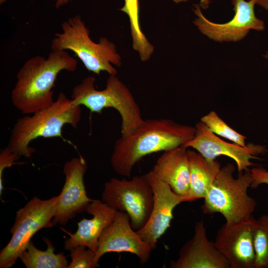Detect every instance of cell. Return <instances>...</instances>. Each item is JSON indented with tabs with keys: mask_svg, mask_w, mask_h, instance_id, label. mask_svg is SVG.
I'll use <instances>...</instances> for the list:
<instances>
[{
	"mask_svg": "<svg viewBox=\"0 0 268 268\" xmlns=\"http://www.w3.org/2000/svg\"><path fill=\"white\" fill-rule=\"evenodd\" d=\"M87 169L86 161L81 156L65 163V182L52 220L53 225H66L69 219L85 211L94 200L88 197L85 190L84 176Z\"/></svg>",
	"mask_w": 268,
	"mask_h": 268,
	"instance_id": "14",
	"label": "cell"
},
{
	"mask_svg": "<svg viewBox=\"0 0 268 268\" xmlns=\"http://www.w3.org/2000/svg\"><path fill=\"white\" fill-rule=\"evenodd\" d=\"M257 0H232L235 14L224 23L212 22L202 14L200 6L194 5L193 11L197 16L193 23L203 35L215 42H238L244 39L250 30L263 31L265 26L263 20L257 17L255 5Z\"/></svg>",
	"mask_w": 268,
	"mask_h": 268,
	"instance_id": "9",
	"label": "cell"
},
{
	"mask_svg": "<svg viewBox=\"0 0 268 268\" xmlns=\"http://www.w3.org/2000/svg\"><path fill=\"white\" fill-rule=\"evenodd\" d=\"M171 268H230L224 256L209 240L202 220L196 222L191 239L180 249L178 257L170 263Z\"/></svg>",
	"mask_w": 268,
	"mask_h": 268,
	"instance_id": "15",
	"label": "cell"
},
{
	"mask_svg": "<svg viewBox=\"0 0 268 268\" xmlns=\"http://www.w3.org/2000/svg\"><path fill=\"white\" fill-rule=\"evenodd\" d=\"M195 127L194 137L183 146L192 148L209 160L221 155L227 156L235 161L239 173L249 170V167L255 166L252 160L260 159L259 155L268 152L266 146L261 144L250 142L242 146L227 142L211 132L201 121Z\"/></svg>",
	"mask_w": 268,
	"mask_h": 268,
	"instance_id": "10",
	"label": "cell"
},
{
	"mask_svg": "<svg viewBox=\"0 0 268 268\" xmlns=\"http://www.w3.org/2000/svg\"><path fill=\"white\" fill-rule=\"evenodd\" d=\"M188 149L182 145L164 151L157 159L151 171L176 194L189 198Z\"/></svg>",
	"mask_w": 268,
	"mask_h": 268,
	"instance_id": "17",
	"label": "cell"
},
{
	"mask_svg": "<svg viewBox=\"0 0 268 268\" xmlns=\"http://www.w3.org/2000/svg\"><path fill=\"white\" fill-rule=\"evenodd\" d=\"M152 249L132 227L129 215L116 211L114 220L101 233L94 259L95 268L104 254L127 252L135 255L143 265L149 260Z\"/></svg>",
	"mask_w": 268,
	"mask_h": 268,
	"instance_id": "13",
	"label": "cell"
},
{
	"mask_svg": "<svg viewBox=\"0 0 268 268\" xmlns=\"http://www.w3.org/2000/svg\"><path fill=\"white\" fill-rule=\"evenodd\" d=\"M20 156L13 152L8 146L1 150L0 153V195L3 189L2 174L6 168L11 167Z\"/></svg>",
	"mask_w": 268,
	"mask_h": 268,
	"instance_id": "24",
	"label": "cell"
},
{
	"mask_svg": "<svg viewBox=\"0 0 268 268\" xmlns=\"http://www.w3.org/2000/svg\"><path fill=\"white\" fill-rule=\"evenodd\" d=\"M188 0H173L176 3H179L181 2H185ZM209 3V0H200V5L203 8H206L207 7Z\"/></svg>",
	"mask_w": 268,
	"mask_h": 268,
	"instance_id": "26",
	"label": "cell"
},
{
	"mask_svg": "<svg viewBox=\"0 0 268 268\" xmlns=\"http://www.w3.org/2000/svg\"><path fill=\"white\" fill-rule=\"evenodd\" d=\"M119 10L127 13L129 17L133 49L138 53L142 62L148 61L154 52V48L140 28L138 0H125L124 6Z\"/></svg>",
	"mask_w": 268,
	"mask_h": 268,
	"instance_id": "20",
	"label": "cell"
},
{
	"mask_svg": "<svg viewBox=\"0 0 268 268\" xmlns=\"http://www.w3.org/2000/svg\"><path fill=\"white\" fill-rule=\"evenodd\" d=\"M73 0H56L55 7L59 8Z\"/></svg>",
	"mask_w": 268,
	"mask_h": 268,
	"instance_id": "27",
	"label": "cell"
},
{
	"mask_svg": "<svg viewBox=\"0 0 268 268\" xmlns=\"http://www.w3.org/2000/svg\"><path fill=\"white\" fill-rule=\"evenodd\" d=\"M190 191L192 201L204 199L221 167L216 159L209 160L194 150L188 149Z\"/></svg>",
	"mask_w": 268,
	"mask_h": 268,
	"instance_id": "18",
	"label": "cell"
},
{
	"mask_svg": "<svg viewBox=\"0 0 268 268\" xmlns=\"http://www.w3.org/2000/svg\"><path fill=\"white\" fill-rule=\"evenodd\" d=\"M43 240L47 246L45 251L37 248L31 240L20 259L27 268H67L68 265L64 253L56 254L51 241L47 238Z\"/></svg>",
	"mask_w": 268,
	"mask_h": 268,
	"instance_id": "19",
	"label": "cell"
},
{
	"mask_svg": "<svg viewBox=\"0 0 268 268\" xmlns=\"http://www.w3.org/2000/svg\"><path fill=\"white\" fill-rule=\"evenodd\" d=\"M85 211L92 215V218L89 219L84 218L78 222L75 233H68L69 237L65 242L66 250L70 251L81 245L96 252L101 233L113 221L116 212L103 201L97 200L90 202Z\"/></svg>",
	"mask_w": 268,
	"mask_h": 268,
	"instance_id": "16",
	"label": "cell"
},
{
	"mask_svg": "<svg viewBox=\"0 0 268 268\" xmlns=\"http://www.w3.org/2000/svg\"><path fill=\"white\" fill-rule=\"evenodd\" d=\"M6 1L7 0H0V3L2 4Z\"/></svg>",
	"mask_w": 268,
	"mask_h": 268,
	"instance_id": "30",
	"label": "cell"
},
{
	"mask_svg": "<svg viewBox=\"0 0 268 268\" xmlns=\"http://www.w3.org/2000/svg\"><path fill=\"white\" fill-rule=\"evenodd\" d=\"M235 167L227 163L221 168L201 206L206 214L220 213L226 223H232L250 218L257 202L248 194L253 178L250 170L234 176Z\"/></svg>",
	"mask_w": 268,
	"mask_h": 268,
	"instance_id": "6",
	"label": "cell"
},
{
	"mask_svg": "<svg viewBox=\"0 0 268 268\" xmlns=\"http://www.w3.org/2000/svg\"><path fill=\"white\" fill-rule=\"evenodd\" d=\"M195 127L168 119H148L126 136L115 142L111 165L118 175L130 177L135 165L144 157L184 145L193 138Z\"/></svg>",
	"mask_w": 268,
	"mask_h": 268,
	"instance_id": "1",
	"label": "cell"
},
{
	"mask_svg": "<svg viewBox=\"0 0 268 268\" xmlns=\"http://www.w3.org/2000/svg\"><path fill=\"white\" fill-rule=\"evenodd\" d=\"M60 195L43 200L35 197L16 214L10 229L12 237L0 252V268L12 267L26 249L32 237L41 229L53 227Z\"/></svg>",
	"mask_w": 268,
	"mask_h": 268,
	"instance_id": "7",
	"label": "cell"
},
{
	"mask_svg": "<svg viewBox=\"0 0 268 268\" xmlns=\"http://www.w3.org/2000/svg\"><path fill=\"white\" fill-rule=\"evenodd\" d=\"M256 220L252 216L237 222H225L218 229L214 243L230 268H254L253 235Z\"/></svg>",
	"mask_w": 268,
	"mask_h": 268,
	"instance_id": "12",
	"label": "cell"
},
{
	"mask_svg": "<svg viewBox=\"0 0 268 268\" xmlns=\"http://www.w3.org/2000/svg\"><path fill=\"white\" fill-rule=\"evenodd\" d=\"M256 4L268 11V0H257Z\"/></svg>",
	"mask_w": 268,
	"mask_h": 268,
	"instance_id": "28",
	"label": "cell"
},
{
	"mask_svg": "<svg viewBox=\"0 0 268 268\" xmlns=\"http://www.w3.org/2000/svg\"><path fill=\"white\" fill-rule=\"evenodd\" d=\"M77 67V60L66 51H52L47 58H30L17 73L11 92L13 105L25 115L48 107L54 101L52 89L59 73L73 72Z\"/></svg>",
	"mask_w": 268,
	"mask_h": 268,
	"instance_id": "2",
	"label": "cell"
},
{
	"mask_svg": "<svg viewBox=\"0 0 268 268\" xmlns=\"http://www.w3.org/2000/svg\"><path fill=\"white\" fill-rule=\"evenodd\" d=\"M253 182L251 187L256 188L262 184L268 185V170L262 167H254L250 170Z\"/></svg>",
	"mask_w": 268,
	"mask_h": 268,
	"instance_id": "25",
	"label": "cell"
},
{
	"mask_svg": "<svg viewBox=\"0 0 268 268\" xmlns=\"http://www.w3.org/2000/svg\"><path fill=\"white\" fill-rule=\"evenodd\" d=\"M145 174L153 190V204L147 223L137 232L154 250L158 240L170 227L174 208L182 202L192 201L189 198L176 194L151 170Z\"/></svg>",
	"mask_w": 268,
	"mask_h": 268,
	"instance_id": "11",
	"label": "cell"
},
{
	"mask_svg": "<svg viewBox=\"0 0 268 268\" xmlns=\"http://www.w3.org/2000/svg\"><path fill=\"white\" fill-rule=\"evenodd\" d=\"M213 133L232 142L244 146L246 136L231 128L214 111H211L200 120Z\"/></svg>",
	"mask_w": 268,
	"mask_h": 268,
	"instance_id": "22",
	"label": "cell"
},
{
	"mask_svg": "<svg viewBox=\"0 0 268 268\" xmlns=\"http://www.w3.org/2000/svg\"><path fill=\"white\" fill-rule=\"evenodd\" d=\"M71 262L67 268H94L95 252L83 246H78L70 250Z\"/></svg>",
	"mask_w": 268,
	"mask_h": 268,
	"instance_id": "23",
	"label": "cell"
},
{
	"mask_svg": "<svg viewBox=\"0 0 268 268\" xmlns=\"http://www.w3.org/2000/svg\"><path fill=\"white\" fill-rule=\"evenodd\" d=\"M61 28L62 32L55 33L52 41V51H71L88 71L97 74L105 71L117 75L112 64L120 67L122 59L113 43L103 37L99 43L93 42L90 37V31L78 15L63 22Z\"/></svg>",
	"mask_w": 268,
	"mask_h": 268,
	"instance_id": "5",
	"label": "cell"
},
{
	"mask_svg": "<svg viewBox=\"0 0 268 268\" xmlns=\"http://www.w3.org/2000/svg\"><path fill=\"white\" fill-rule=\"evenodd\" d=\"M95 78L89 76L73 87L71 98L74 103L83 105L91 113L100 114L104 109L112 108L121 118V136H126L144 121L140 109L128 87L115 75L109 74L105 88L97 90Z\"/></svg>",
	"mask_w": 268,
	"mask_h": 268,
	"instance_id": "4",
	"label": "cell"
},
{
	"mask_svg": "<svg viewBox=\"0 0 268 268\" xmlns=\"http://www.w3.org/2000/svg\"><path fill=\"white\" fill-rule=\"evenodd\" d=\"M263 57L268 60V51L263 55Z\"/></svg>",
	"mask_w": 268,
	"mask_h": 268,
	"instance_id": "29",
	"label": "cell"
},
{
	"mask_svg": "<svg viewBox=\"0 0 268 268\" xmlns=\"http://www.w3.org/2000/svg\"><path fill=\"white\" fill-rule=\"evenodd\" d=\"M254 268H268V215L256 219L254 229Z\"/></svg>",
	"mask_w": 268,
	"mask_h": 268,
	"instance_id": "21",
	"label": "cell"
},
{
	"mask_svg": "<svg viewBox=\"0 0 268 268\" xmlns=\"http://www.w3.org/2000/svg\"><path fill=\"white\" fill-rule=\"evenodd\" d=\"M102 201L116 211L126 213L135 231L142 228L150 215L153 190L146 174L132 179L112 178L104 184Z\"/></svg>",
	"mask_w": 268,
	"mask_h": 268,
	"instance_id": "8",
	"label": "cell"
},
{
	"mask_svg": "<svg viewBox=\"0 0 268 268\" xmlns=\"http://www.w3.org/2000/svg\"><path fill=\"white\" fill-rule=\"evenodd\" d=\"M80 106L60 92L48 107L17 119L7 146L20 157L30 158L35 151L29 146L32 140L40 137L63 138L62 130L66 125L77 127L81 116Z\"/></svg>",
	"mask_w": 268,
	"mask_h": 268,
	"instance_id": "3",
	"label": "cell"
}]
</instances>
